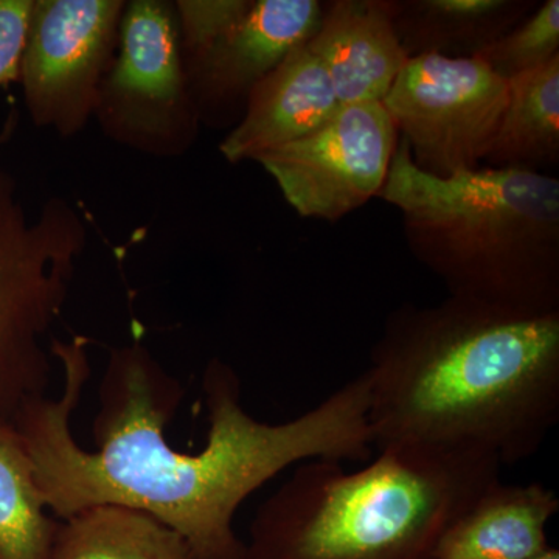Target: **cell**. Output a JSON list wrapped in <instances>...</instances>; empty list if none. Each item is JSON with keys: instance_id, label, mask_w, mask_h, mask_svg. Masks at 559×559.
I'll list each match as a JSON object with an SVG mask.
<instances>
[{"instance_id": "6da1fadb", "label": "cell", "mask_w": 559, "mask_h": 559, "mask_svg": "<svg viewBox=\"0 0 559 559\" xmlns=\"http://www.w3.org/2000/svg\"><path fill=\"white\" fill-rule=\"evenodd\" d=\"M87 344L83 336L51 342L61 395L28 401L13 421L44 502L62 520L91 507H127L178 533L191 559H245L234 520L252 492L307 460L366 462L373 454L364 371L299 417L271 425L246 411L240 377L219 358L202 374L207 444L198 454L175 451L165 428L182 385L140 342L110 349L92 423L97 450L86 451L70 419L91 377Z\"/></svg>"}, {"instance_id": "7a4b0ae2", "label": "cell", "mask_w": 559, "mask_h": 559, "mask_svg": "<svg viewBox=\"0 0 559 559\" xmlns=\"http://www.w3.org/2000/svg\"><path fill=\"white\" fill-rule=\"evenodd\" d=\"M378 451H477L514 465L559 421V311L448 296L385 319L366 370Z\"/></svg>"}, {"instance_id": "3957f363", "label": "cell", "mask_w": 559, "mask_h": 559, "mask_svg": "<svg viewBox=\"0 0 559 559\" xmlns=\"http://www.w3.org/2000/svg\"><path fill=\"white\" fill-rule=\"evenodd\" d=\"M500 466L485 452L411 447L384 448L353 473L307 460L257 509L245 559H433Z\"/></svg>"}, {"instance_id": "277c9868", "label": "cell", "mask_w": 559, "mask_h": 559, "mask_svg": "<svg viewBox=\"0 0 559 559\" xmlns=\"http://www.w3.org/2000/svg\"><path fill=\"white\" fill-rule=\"evenodd\" d=\"M378 198L400 210L415 259L448 296L503 310L559 311V179L479 167L439 178L400 139Z\"/></svg>"}, {"instance_id": "5b68a950", "label": "cell", "mask_w": 559, "mask_h": 559, "mask_svg": "<svg viewBox=\"0 0 559 559\" xmlns=\"http://www.w3.org/2000/svg\"><path fill=\"white\" fill-rule=\"evenodd\" d=\"M86 245V224L68 201L50 198L28 218L16 182L0 168V418L7 421L46 393L51 362L44 337L64 310Z\"/></svg>"}, {"instance_id": "8992f818", "label": "cell", "mask_w": 559, "mask_h": 559, "mask_svg": "<svg viewBox=\"0 0 559 559\" xmlns=\"http://www.w3.org/2000/svg\"><path fill=\"white\" fill-rule=\"evenodd\" d=\"M94 119L117 145L156 159H176L193 148L202 123L183 66L175 2H127Z\"/></svg>"}, {"instance_id": "52a82bcc", "label": "cell", "mask_w": 559, "mask_h": 559, "mask_svg": "<svg viewBox=\"0 0 559 559\" xmlns=\"http://www.w3.org/2000/svg\"><path fill=\"white\" fill-rule=\"evenodd\" d=\"M509 102V81L480 58H411L382 105L419 170L450 178L481 167Z\"/></svg>"}, {"instance_id": "ba28073f", "label": "cell", "mask_w": 559, "mask_h": 559, "mask_svg": "<svg viewBox=\"0 0 559 559\" xmlns=\"http://www.w3.org/2000/svg\"><path fill=\"white\" fill-rule=\"evenodd\" d=\"M124 0H33L20 83L33 123L61 138L94 119Z\"/></svg>"}, {"instance_id": "9c48e42d", "label": "cell", "mask_w": 559, "mask_h": 559, "mask_svg": "<svg viewBox=\"0 0 559 559\" xmlns=\"http://www.w3.org/2000/svg\"><path fill=\"white\" fill-rule=\"evenodd\" d=\"M400 134L381 102L345 105L323 127L255 157L301 218L337 223L378 198Z\"/></svg>"}, {"instance_id": "30bf717a", "label": "cell", "mask_w": 559, "mask_h": 559, "mask_svg": "<svg viewBox=\"0 0 559 559\" xmlns=\"http://www.w3.org/2000/svg\"><path fill=\"white\" fill-rule=\"evenodd\" d=\"M319 0H252L234 27L183 58L201 123L237 124L250 92L318 32Z\"/></svg>"}, {"instance_id": "8fae6325", "label": "cell", "mask_w": 559, "mask_h": 559, "mask_svg": "<svg viewBox=\"0 0 559 559\" xmlns=\"http://www.w3.org/2000/svg\"><path fill=\"white\" fill-rule=\"evenodd\" d=\"M341 108L329 73L304 44L250 92L241 120L221 142V154L230 164L253 160L318 131Z\"/></svg>"}, {"instance_id": "7c38bea8", "label": "cell", "mask_w": 559, "mask_h": 559, "mask_svg": "<svg viewBox=\"0 0 559 559\" xmlns=\"http://www.w3.org/2000/svg\"><path fill=\"white\" fill-rule=\"evenodd\" d=\"M307 46L329 73L342 106L382 102L409 60L393 27L390 0L325 3Z\"/></svg>"}, {"instance_id": "4fadbf2b", "label": "cell", "mask_w": 559, "mask_h": 559, "mask_svg": "<svg viewBox=\"0 0 559 559\" xmlns=\"http://www.w3.org/2000/svg\"><path fill=\"white\" fill-rule=\"evenodd\" d=\"M559 511L554 489L539 481L489 485L444 530L433 559H530L549 549L547 524Z\"/></svg>"}, {"instance_id": "5bb4252c", "label": "cell", "mask_w": 559, "mask_h": 559, "mask_svg": "<svg viewBox=\"0 0 559 559\" xmlns=\"http://www.w3.org/2000/svg\"><path fill=\"white\" fill-rule=\"evenodd\" d=\"M392 21L407 58L476 57L521 24L535 0H390Z\"/></svg>"}, {"instance_id": "9a60e30c", "label": "cell", "mask_w": 559, "mask_h": 559, "mask_svg": "<svg viewBox=\"0 0 559 559\" xmlns=\"http://www.w3.org/2000/svg\"><path fill=\"white\" fill-rule=\"evenodd\" d=\"M484 162L530 171L557 167L559 57L509 81V102Z\"/></svg>"}, {"instance_id": "2e32d148", "label": "cell", "mask_w": 559, "mask_h": 559, "mask_svg": "<svg viewBox=\"0 0 559 559\" xmlns=\"http://www.w3.org/2000/svg\"><path fill=\"white\" fill-rule=\"evenodd\" d=\"M47 559H191L178 533L120 506H97L58 524Z\"/></svg>"}, {"instance_id": "e0dca14e", "label": "cell", "mask_w": 559, "mask_h": 559, "mask_svg": "<svg viewBox=\"0 0 559 559\" xmlns=\"http://www.w3.org/2000/svg\"><path fill=\"white\" fill-rule=\"evenodd\" d=\"M27 448L0 418V559H47L58 522L46 513Z\"/></svg>"}, {"instance_id": "ac0fdd59", "label": "cell", "mask_w": 559, "mask_h": 559, "mask_svg": "<svg viewBox=\"0 0 559 559\" xmlns=\"http://www.w3.org/2000/svg\"><path fill=\"white\" fill-rule=\"evenodd\" d=\"M510 81L559 57V0L539 3L521 24L476 55Z\"/></svg>"}, {"instance_id": "d6986e66", "label": "cell", "mask_w": 559, "mask_h": 559, "mask_svg": "<svg viewBox=\"0 0 559 559\" xmlns=\"http://www.w3.org/2000/svg\"><path fill=\"white\" fill-rule=\"evenodd\" d=\"M175 5L182 57H190L234 27L252 0H178Z\"/></svg>"}, {"instance_id": "ffe728a7", "label": "cell", "mask_w": 559, "mask_h": 559, "mask_svg": "<svg viewBox=\"0 0 559 559\" xmlns=\"http://www.w3.org/2000/svg\"><path fill=\"white\" fill-rule=\"evenodd\" d=\"M33 0H0V87L20 81Z\"/></svg>"}, {"instance_id": "44dd1931", "label": "cell", "mask_w": 559, "mask_h": 559, "mask_svg": "<svg viewBox=\"0 0 559 559\" xmlns=\"http://www.w3.org/2000/svg\"><path fill=\"white\" fill-rule=\"evenodd\" d=\"M530 559H559V550L550 546L549 549L543 551V554L536 555V557Z\"/></svg>"}]
</instances>
